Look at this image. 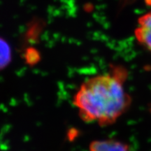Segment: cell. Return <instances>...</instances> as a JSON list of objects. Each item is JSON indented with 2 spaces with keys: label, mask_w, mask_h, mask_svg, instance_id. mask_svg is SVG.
Instances as JSON below:
<instances>
[{
  "label": "cell",
  "mask_w": 151,
  "mask_h": 151,
  "mask_svg": "<svg viewBox=\"0 0 151 151\" xmlns=\"http://www.w3.org/2000/svg\"><path fill=\"white\" fill-rule=\"evenodd\" d=\"M127 72L113 67L111 72L94 76L84 81L73 97V104L86 122L108 126L128 110L131 97L124 89Z\"/></svg>",
  "instance_id": "1"
},
{
  "label": "cell",
  "mask_w": 151,
  "mask_h": 151,
  "mask_svg": "<svg viewBox=\"0 0 151 151\" xmlns=\"http://www.w3.org/2000/svg\"><path fill=\"white\" fill-rule=\"evenodd\" d=\"M134 35L138 42L151 52V11L139 18Z\"/></svg>",
  "instance_id": "2"
},
{
  "label": "cell",
  "mask_w": 151,
  "mask_h": 151,
  "mask_svg": "<svg viewBox=\"0 0 151 151\" xmlns=\"http://www.w3.org/2000/svg\"><path fill=\"white\" fill-rule=\"evenodd\" d=\"M90 151H129V146L114 139L96 140L90 143Z\"/></svg>",
  "instance_id": "3"
},
{
  "label": "cell",
  "mask_w": 151,
  "mask_h": 151,
  "mask_svg": "<svg viewBox=\"0 0 151 151\" xmlns=\"http://www.w3.org/2000/svg\"><path fill=\"white\" fill-rule=\"evenodd\" d=\"M11 61V47L4 39L0 38V71L6 67Z\"/></svg>",
  "instance_id": "4"
}]
</instances>
